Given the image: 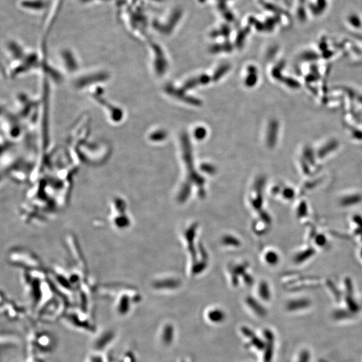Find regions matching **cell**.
<instances>
[{
	"instance_id": "obj_1",
	"label": "cell",
	"mask_w": 362,
	"mask_h": 362,
	"mask_svg": "<svg viewBox=\"0 0 362 362\" xmlns=\"http://www.w3.org/2000/svg\"><path fill=\"white\" fill-rule=\"evenodd\" d=\"M49 4V0H19L18 6L28 13L42 14L47 12Z\"/></svg>"
},
{
	"instance_id": "obj_2",
	"label": "cell",
	"mask_w": 362,
	"mask_h": 362,
	"mask_svg": "<svg viewBox=\"0 0 362 362\" xmlns=\"http://www.w3.org/2000/svg\"><path fill=\"white\" fill-rule=\"evenodd\" d=\"M62 0H50L49 7L46 12L44 20L43 29L45 32H49L54 25L62 8Z\"/></svg>"
},
{
	"instance_id": "obj_3",
	"label": "cell",
	"mask_w": 362,
	"mask_h": 362,
	"mask_svg": "<svg viewBox=\"0 0 362 362\" xmlns=\"http://www.w3.org/2000/svg\"><path fill=\"white\" fill-rule=\"evenodd\" d=\"M309 305V302L305 301V300H301V301H294L293 303L289 304V305L288 306V309L291 310V311H295V310L307 307Z\"/></svg>"
},
{
	"instance_id": "obj_4",
	"label": "cell",
	"mask_w": 362,
	"mask_h": 362,
	"mask_svg": "<svg viewBox=\"0 0 362 362\" xmlns=\"http://www.w3.org/2000/svg\"><path fill=\"white\" fill-rule=\"evenodd\" d=\"M310 355L309 351L304 350L300 355L299 362H309Z\"/></svg>"
},
{
	"instance_id": "obj_5",
	"label": "cell",
	"mask_w": 362,
	"mask_h": 362,
	"mask_svg": "<svg viewBox=\"0 0 362 362\" xmlns=\"http://www.w3.org/2000/svg\"><path fill=\"white\" fill-rule=\"evenodd\" d=\"M110 1V0H80L82 4H97L101 2Z\"/></svg>"
}]
</instances>
